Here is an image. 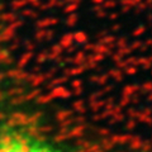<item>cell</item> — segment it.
<instances>
[{"label":"cell","instance_id":"1","mask_svg":"<svg viewBox=\"0 0 152 152\" xmlns=\"http://www.w3.org/2000/svg\"><path fill=\"white\" fill-rule=\"evenodd\" d=\"M0 152H80L38 121L20 113L0 114Z\"/></svg>","mask_w":152,"mask_h":152}]
</instances>
